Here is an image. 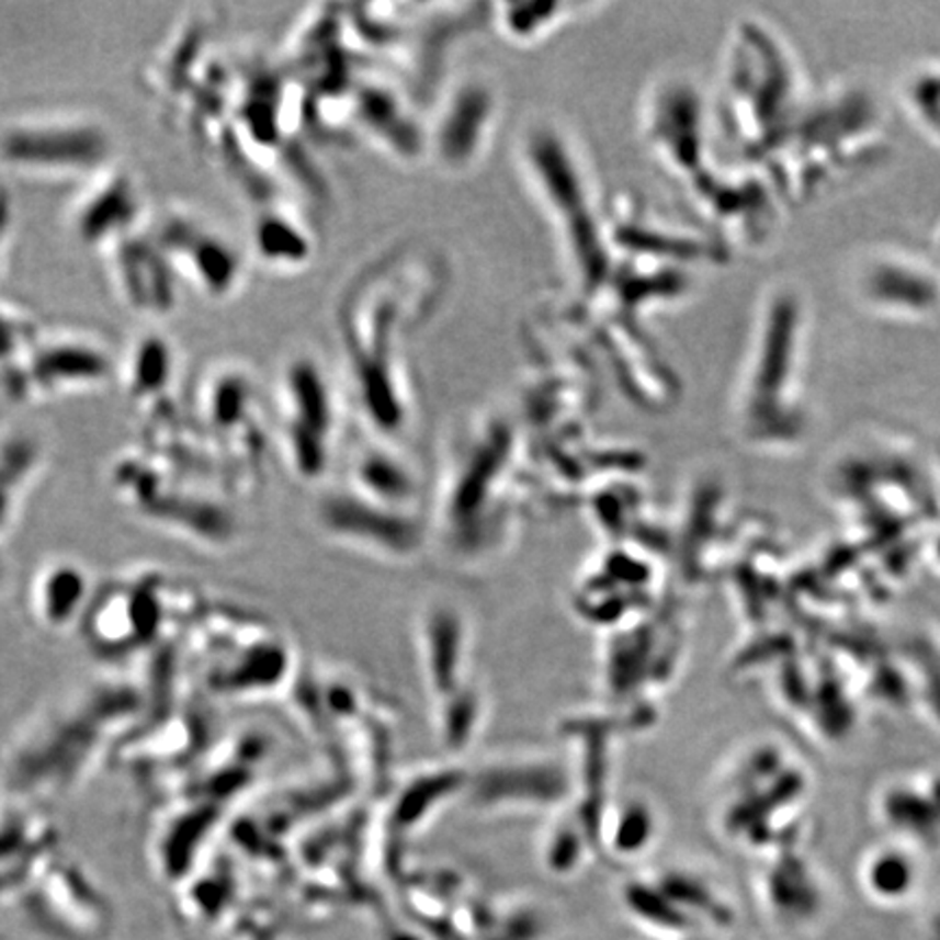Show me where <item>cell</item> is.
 <instances>
[{
    "label": "cell",
    "instance_id": "obj_1",
    "mask_svg": "<svg viewBox=\"0 0 940 940\" xmlns=\"http://www.w3.org/2000/svg\"><path fill=\"white\" fill-rule=\"evenodd\" d=\"M816 83L791 46L769 22L751 18L729 35L723 88L716 107L729 163L767 181V172L797 129Z\"/></svg>",
    "mask_w": 940,
    "mask_h": 940
},
{
    "label": "cell",
    "instance_id": "obj_2",
    "mask_svg": "<svg viewBox=\"0 0 940 940\" xmlns=\"http://www.w3.org/2000/svg\"><path fill=\"white\" fill-rule=\"evenodd\" d=\"M809 307L793 283L771 285L758 303L734 390V420L754 449L786 451L812 427L807 393Z\"/></svg>",
    "mask_w": 940,
    "mask_h": 940
},
{
    "label": "cell",
    "instance_id": "obj_3",
    "mask_svg": "<svg viewBox=\"0 0 940 940\" xmlns=\"http://www.w3.org/2000/svg\"><path fill=\"white\" fill-rule=\"evenodd\" d=\"M888 139L886 112L871 88L818 83L767 183L782 207L804 205L873 168L888 152Z\"/></svg>",
    "mask_w": 940,
    "mask_h": 940
},
{
    "label": "cell",
    "instance_id": "obj_4",
    "mask_svg": "<svg viewBox=\"0 0 940 940\" xmlns=\"http://www.w3.org/2000/svg\"><path fill=\"white\" fill-rule=\"evenodd\" d=\"M858 301L875 316L902 322H926L940 316L937 267L906 251H875L853 276Z\"/></svg>",
    "mask_w": 940,
    "mask_h": 940
},
{
    "label": "cell",
    "instance_id": "obj_5",
    "mask_svg": "<svg viewBox=\"0 0 940 940\" xmlns=\"http://www.w3.org/2000/svg\"><path fill=\"white\" fill-rule=\"evenodd\" d=\"M652 141L660 155V161L694 183L705 172L707 155V118L705 103L699 92L686 81H671L654 99Z\"/></svg>",
    "mask_w": 940,
    "mask_h": 940
},
{
    "label": "cell",
    "instance_id": "obj_6",
    "mask_svg": "<svg viewBox=\"0 0 940 940\" xmlns=\"http://www.w3.org/2000/svg\"><path fill=\"white\" fill-rule=\"evenodd\" d=\"M902 101L921 134L940 148V55L917 64L908 72Z\"/></svg>",
    "mask_w": 940,
    "mask_h": 940
},
{
    "label": "cell",
    "instance_id": "obj_7",
    "mask_svg": "<svg viewBox=\"0 0 940 940\" xmlns=\"http://www.w3.org/2000/svg\"><path fill=\"white\" fill-rule=\"evenodd\" d=\"M864 886L877 899L899 902L913 893L915 867L904 853L877 851L864 867Z\"/></svg>",
    "mask_w": 940,
    "mask_h": 940
},
{
    "label": "cell",
    "instance_id": "obj_8",
    "mask_svg": "<svg viewBox=\"0 0 940 940\" xmlns=\"http://www.w3.org/2000/svg\"><path fill=\"white\" fill-rule=\"evenodd\" d=\"M937 251H939V258H937V262H939V264H937V269H939V274H940V234H939V242H937Z\"/></svg>",
    "mask_w": 940,
    "mask_h": 940
}]
</instances>
